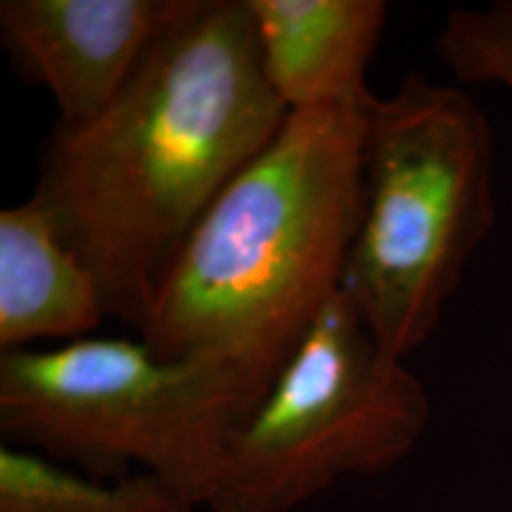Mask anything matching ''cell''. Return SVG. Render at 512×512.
<instances>
[{
    "instance_id": "277c9868",
    "label": "cell",
    "mask_w": 512,
    "mask_h": 512,
    "mask_svg": "<svg viewBox=\"0 0 512 512\" xmlns=\"http://www.w3.org/2000/svg\"><path fill=\"white\" fill-rule=\"evenodd\" d=\"M268 387L223 358L91 335L0 354V432L53 460L138 467L207 508L230 437Z\"/></svg>"
},
{
    "instance_id": "3957f363",
    "label": "cell",
    "mask_w": 512,
    "mask_h": 512,
    "mask_svg": "<svg viewBox=\"0 0 512 512\" xmlns=\"http://www.w3.org/2000/svg\"><path fill=\"white\" fill-rule=\"evenodd\" d=\"M494 223V131L477 100L420 74L375 95L363 211L339 292L382 354L408 361L430 342Z\"/></svg>"
},
{
    "instance_id": "6da1fadb",
    "label": "cell",
    "mask_w": 512,
    "mask_h": 512,
    "mask_svg": "<svg viewBox=\"0 0 512 512\" xmlns=\"http://www.w3.org/2000/svg\"><path fill=\"white\" fill-rule=\"evenodd\" d=\"M290 110L264 74L247 0H185L119 98L55 126L34 195L140 328L164 268Z\"/></svg>"
},
{
    "instance_id": "30bf717a",
    "label": "cell",
    "mask_w": 512,
    "mask_h": 512,
    "mask_svg": "<svg viewBox=\"0 0 512 512\" xmlns=\"http://www.w3.org/2000/svg\"><path fill=\"white\" fill-rule=\"evenodd\" d=\"M434 50L458 83H501L512 93V0L448 12Z\"/></svg>"
},
{
    "instance_id": "52a82bcc",
    "label": "cell",
    "mask_w": 512,
    "mask_h": 512,
    "mask_svg": "<svg viewBox=\"0 0 512 512\" xmlns=\"http://www.w3.org/2000/svg\"><path fill=\"white\" fill-rule=\"evenodd\" d=\"M261 64L290 112L368 107V67L380 43L382 0H247Z\"/></svg>"
},
{
    "instance_id": "ba28073f",
    "label": "cell",
    "mask_w": 512,
    "mask_h": 512,
    "mask_svg": "<svg viewBox=\"0 0 512 512\" xmlns=\"http://www.w3.org/2000/svg\"><path fill=\"white\" fill-rule=\"evenodd\" d=\"M107 313L91 268L29 197L0 211V349L91 337Z\"/></svg>"
},
{
    "instance_id": "9c48e42d",
    "label": "cell",
    "mask_w": 512,
    "mask_h": 512,
    "mask_svg": "<svg viewBox=\"0 0 512 512\" xmlns=\"http://www.w3.org/2000/svg\"><path fill=\"white\" fill-rule=\"evenodd\" d=\"M200 505L150 472L117 482L83 477L57 460L3 444L0 512H195Z\"/></svg>"
},
{
    "instance_id": "5b68a950",
    "label": "cell",
    "mask_w": 512,
    "mask_h": 512,
    "mask_svg": "<svg viewBox=\"0 0 512 512\" xmlns=\"http://www.w3.org/2000/svg\"><path fill=\"white\" fill-rule=\"evenodd\" d=\"M425 384L382 354L337 292L233 432L209 512H292L347 477L411 456L430 425Z\"/></svg>"
},
{
    "instance_id": "7a4b0ae2",
    "label": "cell",
    "mask_w": 512,
    "mask_h": 512,
    "mask_svg": "<svg viewBox=\"0 0 512 512\" xmlns=\"http://www.w3.org/2000/svg\"><path fill=\"white\" fill-rule=\"evenodd\" d=\"M368 107L287 114L164 268L138 328L147 347L275 380L342 287L363 211Z\"/></svg>"
},
{
    "instance_id": "8992f818",
    "label": "cell",
    "mask_w": 512,
    "mask_h": 512,
    "mask_svg": "<svg viewBox=\"0 0 512 512\" xmlns=\"http://www.w3.org/2000/svg\"><path fill=\"white\" fill-rule=\"evenodd\" d=\"M185 0H3L0 43L15 72L55 100L60 126L98 119Z\"/></svg>"
}]
</instances>
